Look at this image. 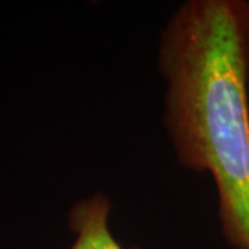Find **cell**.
Segmentation results:
<instances>
[{
	"label": "cell",
	"instance_id": "6da1fadb",
	"mask_svg": "<svg viewBox=\"0 0 249 249\" xmlns=\"http://www.w3.org/2000/svg\"><path fill=\"white\" fill-rule=\"evenodd\" d=\"M158 70L178 165L213 178L223 237L249 249V1L181 3L160 34Z\"/></svg>",
	"mask_w": 249,
	"mask_h": 249
},
{
	"label": "cell",
	"instance_id": "7a4b0ae2",
	"mask_svg": "<svg viewBox=\"0 0 249 249\" xmlns=\"http://www.w3.org/2000/svg\"><path fill=\"white\" fill-rule=\"evenodd\" d=\"M111 209V201L103 193L73 205L68 213V226L76 237L70 249H126L109 230Z\"/></svg>",
	"mask_w": 249,
	"mask_h": 249
}]
</instances>
